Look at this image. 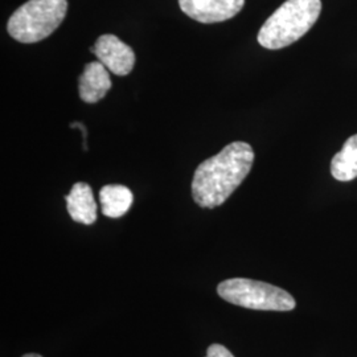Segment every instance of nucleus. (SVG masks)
<instances>
[{
    "label": "nucleus",
    "mask_w": 357,
    "mask_h": 357,
    "mask_svg": "<svg viewBox=\"0 0 357 357\" xmlns=\"http://www.w3.org/2000/svg\"><path fill=\"white\" fill-rule=\"evenodd\" d=\"M23 357H41L40 355H36V354H28V355H24Z\"/></svg>",
    "instance_id": "12"
},
{
    "label": "nucleus",
    "mask_w": 357,
    "mask_h": 357,
    "mask_svg": "<svg viewBox=\"0 0 357 357\" xmlns=\"http://www.w3.org/2000/svg\"><path fill=\"white\" fill-rule=\"evenodd\" d=\"M245 0H178L181 11L204 24L221 23L243 10Z\"/></svg>",
    "instance_id": "6"
},
{
    "label": "nucleus",
    "mask_w": 357,
    "mask_h": 357,
    "mask_svg": "<svg viewBox=\"0 0 357 357\" xmlns=\"http://www.w3.org/2000/svg\"><path fill=\"white\" fill-rule=\"evenodd\" d=\"M109 70L100 61L85 65V69L78 79L79 98L86 103L101 101L106 93L112 89Z\"/></svg>",
    "instance_id": "7"
},
{
    "label": "nucleus",
    "mask_w": 357,
    "mask_h": 357,
    "mask_svg": "<svg viewBox=\"0 0 357 357\" xmlns=\"http://www.w3.org/2000/svg\"><path fill=\"white\" fill-rule=\"evenodd\" d=\"M134 202L132 192L125 185L109 184L100 191V203L102 213L110 218H119L128 213Z\"/></svg>",
    "instance_id": "9"
},
{
    "label": "nucleus",
    "mask_w": 357,
    "mask_h": 357,
    "mask_svg": "<svg viewBox=\"0 0 357 357\" xmlns=\"http://www.w3.org/2000/svg\"><path fill=\"white\" fill-rule=\"evenodd\" d=\"M68 213L73 221L91 225L97 220V204L93 191L86 183H76L70 193L65 196Z\"/></svg>",
    "instance_id": "8"
},
{
    "label": "nucleus",
    "mask_w": 357,
    "mask_h": 357,
    "mask_svg": "<svg viewBox=\"0 0 357 357\" xmlns=\"http://www.w3.org/2000/svg\"><path fill=\"white\" fill-rule=\"evenodd\" d=\"M66 11L68 0H28L13 13L7 31L19 43H38L60 26Z\"/></svg>",
    "instance_id": "3"
},
{
    "label": "nucleus",
    "mask_w": 357,
    "mask_h": 357,
    "mask_svg": "<svg viewBox=\"0 0 357 357\" xmlns=\"http://www.w3.org/2000/svg\"><path fill=\"white\" fill-rule=\"evenodd\" d=\"M320 13V0H286L261 26L258 43L266 50L286 48L306 35Z\"/></svg>",
    "instance_id": "2"
},
{
    "label": "nucleus",
    "mask_w": 357,
    "mask_h": 357,
    "mask_svg": "<svg viewBox=\"0 0 357 357\" xmlns=\"http://www.w3.org/2000/svg\"><path fill=\"white\" fill-rule=\"evenodd\" d=\"M205 357H234L233 354L230 352L228 348H225L224 345L212 344L208 351H206V356Z\"/></svg>",
    "instance_id": "11"
},
{
    "label": "nucleus",
    "mask_w": 357,
    "mask_h": 357,
    "mask_svg": "<svg viewBox=\"0 0 357 357\" xmlns=\"http://www.w3.org/2000/svg\"><path fill=\"white\" fill-rule=\"evenodd\" d=\"M331 174L339 181H351L357 178V134L349 137L342 151L333 156Z\"/></svg>",
    "instance_id": "10"
},
{
    "label": "nucleus",
    "mask_w": 357,
    "mask_h": 357,
    "mask_svg": "<svg viewBox=\"0 0 357 357\" xmlns=\"http://www.w3.org/2000/svg\"><path fill=\"white\" fill-rule=\"evenodd\" d=\"M100 63L116 76H128L135 65V53L115 35H102L90 48Z\"/></svg>",
    "instance_id": "5"
},
{
    "label": "nucleus",
    "mask_w": 357,
    "mask_h": 357,
    "mask_svg": "<svg viewBox=\"0 0 357 357\" xmlns=\"http://www.w3.org/2000/svg\"><path fill=\"white\" fill-rule=\"evenodd\" d=\"M255 151L249 143L233 142L196 168L192 197L202 208L224 204L252 169Z\"/></svg>",
    "instance_id": "1"
},
{
    "label": "nucleus",
    "mask_w": 357,
    "mask_h": 357,
    "mask_svg": "<svg viewBox=\"0 0 357 357\" xmlns=\"http://www.w3.org/2000/svg\"><path fill=\"white\" fill-rule=\"evenodd\" d=\"M218 295L236 306L261 311H291L295 299L290 294L265 282L246 278H231L221 282Z\"/></svg>",
    "instance_id": "4"
}]
</instances>
